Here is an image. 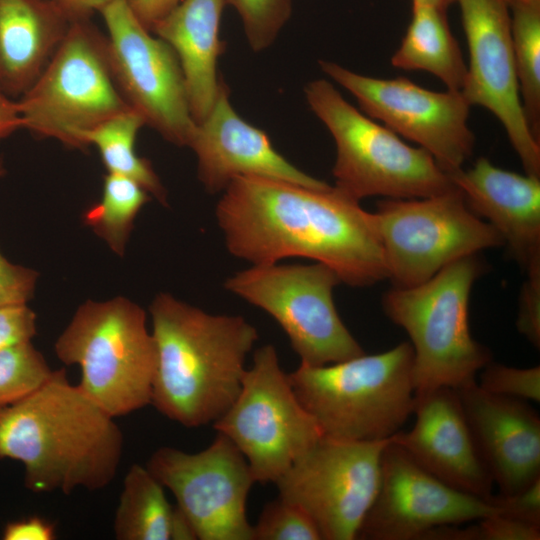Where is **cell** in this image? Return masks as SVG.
I'll return each instance as SVG.
<instances>
[{
	"label": "cell",
	"instance_id": "6da1fadb",
	"mask_svg": "<svg viewBox=\"0 0 540 540\" xmlns=\"http://www.w3.org/2000/svg\"><path fill=\"white\" fill-rule=\"evenodd\" d=\"M359 202L332 186L242 176L223 191L215 216L237 258L253 265L308 258L348 286L368 287L388 274L376 215Z\"/></svg>",
	"mask_w": 540,
	"mask_h": 540
},
{
	"label": "cell",
	"instance_id": "7a4b0ae2",
	"mask_svg": "<svg viewBox=\"0 0 540 540\" xmlns=\"http://www.w3.org/2000/svg\"><path fill=\"white\" fill-rule=\"evenodd\" d=\"M64 369L27 398L0 407V458L24 465L35 493L109 485L117 474L124 437L120 427Z\"/></svg>",
	"mask_w": 540,
	"mask_h": 540
},
{
	"label": "cell",
	"instance_id": "3957f363",
	"mask_svg": "<svg viewBox=\"0 0 540 540\" xmlns=\"http://www.w3.org/2000/svg\"><path fill=\"white\" fill-rule=\"evenodd\" d=\"M157 354L151 404L186 427L214 423L237 398L257 329L242 316L214 315L168 293L149 307Z\"/></svg>",
	"mask_w": 540,
	"mask_h": 540
},
{
	"label": "cell",
	"instance_id": "277c9868",
	"mask_svg": "<svg viewBox=\"0 0 540 540\" xmlns=\"http://www.w3.org/2000/svg\"><path fill=\"white\" fill-rule=\"evenodd\" d=\"M413 348L402 342L378 354L326 365L300 363L288 374L323 436L376 441L391 438L413 414Z\"/></svg>",
	"mask_w": 540,
	"mask_h": 540
},
{
	"label": "cell",
	"instance_id": "5b68a950",
	"mask_svg": "<svg viewBox=\"0 0 540 540\" xmlns=\"http://www.w3.org/2000/svg\"><path fill=\"white\" fill-rule=\"evenodd\" d=\"M485 270L478 254L461 258L429 280L392 287L383 295L385 315L403 328L413 348L415 393L458 388L492 361L470 332L468 307L474 282Z\"/></svg>",
	"mask_w": 540,
	"mask_h": 540
},
{
	"label": "cell",
	"instance_id": "8992f818",
	"mask_svg": "<svg viewBox=\"0 0 540 540\" xmlns=\"http://www.w3.org/2000/svg\"><path fill=\"white\" fill-rule=\"evenodd\" d=\"M304 92L310 109L334 139V187L344 194L357 201L371 196L412 199L456 188L429 152L406 144L358 111L329 81L313 80Z\"/></svg>",
	"mask_w": 540,
	"mask_h": 540
},
{
	"label": "cell",
	"instance_id": "52a82bcc",
	"mask_svg": "<svg viewBox=\"0 0 540 540\" xmlns=\"http://www.w3.org/2000/svg\"><path fill=\"white\" fill-rule=\"evenodd\" d=\"M66 365L81 369V389L112 417L151 404L157 354L145 311L122 297L81 304L55 342Z\"/></svg>",
	"mask_w": 540,
	"mask_h": 540
},
{
	"label": "cell",
	"instance_id": "ba28073f",
	"mask_svg": "<svg viewBox=\"0 0 540 540\" xmlns=\"http://www.w3.org/2000/svg\"><path fill=\"white\" fill-rule=\"evenodd\" d=\"M22 128L73 148L84 136L131 108L114 80L108 40L90 18L70 23L36 82L17 101Z\"/></svg>",
	"mask_w": 540,
	"mask_h": 540
},
{
	"label": "cell",
	"instance_id": "9c48e42d",
	"mask_svg": "<svg viewBox=\"0 0 540 540\" xmlns=\"http://www.w3.org/2000/svg\"><path fill=\"white\" fill-rule=\"evenodd\" d=\"M375 215L393 287L416 286L461 258L504 245L457 187L431 197L380 200Z\"/></svg>",
	"mask_w": 540,
	"mask_h": 540
},
{
	"label": "cell",
	"instance_id": "30bf717a",
	"mask_svg": "<svg viewBox=\"0 0 540 540\" xmlns=\"http://www.w3.org/2000/svg\"><path fill=\"white\" fill-rule=\"evenodd\" d=\"M338 275L327 265L265 264L236 272L225 289L272 316L301 363L321 366L365 352L342 322L333 300Z\"/></svg>",
	"mask_w": 540,
	"mask_h": 540
},
{
	"label": "cell",
	"instance_id": "8fae6325",
	"mask_svg": "<svg viewBox=\"0 0 540 540\" xmlns=\"http://www.w3.org/2000/svg\"><path fill=\"white\" fill-rule=\"evenodd\" d=\"M213 428L238 447L261 484L275 483L323 436L271 344L255 350L237 398Z\"/></svg>",
	"mask_w": 540,
	"mask_h": 540
},
{
	"label": "cell",
	"instance_id": "7c38bea8",
	"mask_svg": "<svg viewBox=\"0 0 540 540\" xmlns=\"http://www.w3.org/2000/svg\"><path fill=\"white\" fill-rule=\"evenodd\" d=\"M391 438L322 436L274 483L279 497L303 509L322 540L356 539L377 493L381 456Z\"/></svg>",
	"mask_w": 540,
	"mask_h": 540
},
{
	"label": "cell",
	"instance_id": "4fadbf2b",
	"mask_svg": "<svg viewBox=\"0 0 540 540\" xmlns=\"http://www.w3.org/2000/svg\"><path fill=\"white\" fill-rule=\"evenodd\" d=\"M321 70L349 91L365 115L429 152L448 175L473 155L470 104L460 91L438 92L407 78L381 79L319 60Z\"/></svg>",
	"mask_w": 540,
	"mask_h": 540
},
{
	"label": "cell",
	"instance_id": "5bb4252c",
	"mask_svg": "<svg viewBox=\"0 0 540 540\" xmlns=\"http://www.w3.org/2000/svg\"><path fill=\"white\" fill-rule=\"evenodd\" d=\"M100 13L112 74L123 98L165 140L188 146L196 122L176 53L142 25L126 0H113Z\"/></svg>",
	"mask_w": 540,
	"mask_h": 540
},
{
	"label": "cell",
	"instance_id": "9a60e30c",
	"mask_svg": "<svg viewBox=\"0 0 540 540\" xmlns=\"http://www.w3.org/2000/svg\"><path fill=\"white\" fill-rule=\"evenodd\" d=\"M147 469L175 496L199 540H252L247 498L255 483L238 447L218 432L206 449L187 453L160 447Z\"/></svg>",
	"mask_w": 540,
	"mask_h": 540
},
{
	"label": "cell",
	"instance_id": "2e32d148",
	"mask_svg": "<svg viewBox=\"0 0 540 540\" xmlns=\"http://www.w3.org/2000/svg\"><path fill=\"white\" fill-rule=\"evenodd\" d=\"M498 514L488 500L459 491L419 466L394 440L383 450L377 493L360 540H420L429 530Z\"/></svg>",
	"mask_w": 540,
	"mask_h": 540
},
{
	"label": "cell",
	"instance_id": "e0dca14e",
	"mask_svg": "<svg viewBox=\"0 0 540 540\" xmlns=\"http://www.w3.org/2000/svg\"><path fill=\"white\" fill-rule=\"evenodd\" d=\"M469 62L461 91L470 106L489 110L502 124L525 173L540 178V141L532 133L517 82L507 0H456Z\"/></svg>",
	"mask_w": 540,
	"mask_h": 540
},
{
	"label": "cell",
	"instance_id": "ac0fdd59",
	"mask_svg": "<svg viewBox=\"0 0 540 540\" xmlns=\"http://www.w3.org/2000/svg\"><path fill=\"white\" fill-rule=\"evenodd\" d=\"M229 97L230 89L220 76L213 106L196 123L188 143L197 158L198 179L207 192H223L232 180L242 176L283 180L314 189L330 187L279 154L263 130L236 113Z\"/></svg>",
	"mask_w": 540,
	"mask_h": 540
},
{
	"label": "cell",
	"instance_id": "d6986e66",
	"mask_svg": "<svg viewBox=\"0 0 540 540\" xmlns=\"http://www.w3.org/2000/svg\"><path fill=\"white\" fill-rule=\"evenodd\" d=\"M416 419L393 440L423 469L445 484L488 500L493 480L479 454L459 395L451 387L415 393Z\"/></svg>",
	"mask_w": 540,
	"mask_h": 540
},
{
	"label": "cell",
	"instance_id": "ffe728a7",
	"mask_svg": "<svg viewBox=\"0 0 540 540\" xmlns=\"http://www.w3.org/2000/svg\"><path fill=\"white\" fill-rule=\"evenodd\" d=\"M479 454L499 494L540 478V417L524 400L483 390L476 379L456 388Z\"/></svg>",
	"mask_w": 540,
	"mask_h": 540
},
{
	"label": "cell",
	"instance_id": "44dd1931",
	"mask_svg": "<svg viewBox=\"0 0 540 540\" xmlns=\"http://www.w3.org/2000/svg\"><path fill=\"white\" fill-rule=\"evenodd\" d=\"M449 176L468 207L498 231L522 268L540 264V178L499 168L485 157Z\"/></svg>",
	"mask_w": 540,
	"mask_h": 540
},
{
	"label": "cell",
	"instance_id": "7402d4cb",
	"mask_svg": "<svg viewBox=\"0 0 540 540\" xmlns=\"http://www.w3.org/2000/svg\"><path fill=\"white\" fill-rule=\"evenodd\" d=\"M225 4L226 0H181L151 30L178 57L196 123L207 116L218 91L217 61L226 47L219 37Z\"/></svg>",
	"mask_w": 540,
	"mask_h": 540
},
{
	"label": "cell",
	"instance_id": "603a6c76",
	"mask_svg": "<svg viewBox=\"0 0 540 540\" xmlns=\"http://www.w3.org/2000/svg\"><path fill=\"white\" fill-rule=\"evenodd\" d=\"M70 23L54 0H0V90L20 98L42 74Z\"/></svg>",
	"mask_w": 540,
	"mask_h": 540
},
{
	"label": "cell",
	"instance_id": "cb8c5ba5",
	"mask_svg": "<svg viewBox=\"0 0 540 540\" xmlns=\"http://www.w3.org/2000/svg\"><path fill=\"white\" fill-rule=\"evenodd\" d=\"M391 65L407 71H426L448 90L462 91L467 65L449 27L446 11L412 5V18Z\"/></svg>",
	"mask_w": 540,
	"mask_h": 540
},
{
	"label": "cell",
	"instance_id": "d4e9b609",
	"mask_svg": "<svg viewBox=\"0 0 540 540\" xmlns=\"http://www.w3.org/2000/svg\"><path fill=\"white\" fill-rule=\"evenodd\" d=\"M174 506L145 466L133 464L123 481L113 530L118 540H170Z\"/></svg>",
	"mask_w": 540,
	"mask_h": 540
},
{
	"label": "cell",
	"instance_id": "484cf974",
	"mask_svg": "<svg viewBox=\"0 0 540 540\" xmlns=\"http://www.w3.org/2000/svg\"><path fill=\"white\" fill-rule=\"evenodd\" d=\"M146 125L136 110L129 108L84 136L86 145L97 147L108 173L126 176L138 182L159 202L166 205L167 195L151 163L135 150L136 135Z\"/></svg>",
	"mask_w": 540,
	"mask_h": 540
},
{
	"label": "cell",
	"instance_id": "4316f807",
	"mask_svg": "<svg viewBox=\"0 0 540 540\" xmlns=\"http://www.w3.org/2000/svg\"><path fill=\"white\" fill-rule=\"evenodd\" d=\"M150 199L151 195L135 180L107 173L101 199L84 212L83 221L114 253L122 256L134 220Z\"/></svg>",
	"mask_w": 540,
	"mask_h": 540
},
{
	"label": "cell",
	"instance_id": "83f0119b",
	"mask_svg": "<svg viewBox=\"0 0 540 540\" xmlns=\"http://www.w3.org/2000/svg\"><path fill=\"white\" fill-rule=\"evenodd\" d=\"M511 37L523 110L540 141V1L512 3Z\"/></svg>",
	"mask_w": 540,
	"mask_h": 540
},
{
	"label": "cell",
	"instance_id": "f1b7e54d",
	"mask_svg": "<svg viewBox=\"0 0 540 540\" xmlns=\"http://www.w3.org/2000/svg\"><path fill=\"white\" fill-rule=\"evenodd\" d=\"M52 370L44 356L24 341L0 351V407L17 403L51 377Z\"/></svg>",
	"mask_w": 540,
	"mask_h": 540
},
{
	"label": "cell",
	"instance_id": "f546056e",
	"mask_svg": "<svg viewBox=\"0 0 540 540\" xmlns=\"http://www.w3.org/2000/svg\"><path fill=\"white\" fill-rule=\"evenodd\" d=\"M252 540H322L307 513L296 504L278 497L267 503L255 525Z\"/></svg>",
	"mask_w": 540,
	"mask_h": 540
},
{
	"label": "cell",
	"instance_id": "4dcf8cb0",
	"mask_svg": "<svg viewBox=\"0 0 540 540\" xmlns=\"http://www.w3.org/2000/svg\"><path fill=\"white\" fill-rule=\"evenodd\" d=\"M226 3L239 13L254 52L273 44L292 12L291 0H226Z\"/></svg>",
	"mask_w": 540,
	"mask_h": 540
},
{
	"label": "cell",
	"instance_id": "1f68e13d",
	"mask_svg": "<svg viewBox=\"0 0 540 540\" xmlns=\"http://www.w3.org/2000/svg\"><path fill=\"white\" fill-rule=\"evenodd\" d=\"M478 385L485 391L524 401L540 402V367L518 368L490 361Z\"/></svg>",
	"mask_w": 540,
	"mask_h": 540
},
{
	"label": "cell",
	"instance_id": "d6a6232c",
	"mask_svg": "<svg viewBox=\"0 0 540 540\" xmlns=\"http://www.w3.org/2000/svg\"><path fill=\"white\" fill-rule=\"evenodd\" d=\"M527 279L523 283L519 297L517 330L535 348L540 346V264L526 270Z\"/></svg>",
	"mask_w": 540,
	"mask_h": 540
},
{
	"label": "cell",
	"instance_id": "836d02e7",
	"mask_svg": "<svg viewBox=\"0 0 540 540\" xmlns=\"http://www.w3.org/2000/svg\"><path fill=\"white\" fill-rule=\"evenodd\" d=\"M38 273L11 263L0 251V307L27 304L32 298Z\"/></svg>",
	"mask_w": 540,
	"mask_h": 540
},
{
	"label": "cell",
	"instance_id": "e575fe53",
	"mask_svg": "<svg viewBox=\"0 0 540 540\" xmlns=\"http://www.w3.org/2000/svg\"><path fill=\"white\" fill-rule=\"evenodd\" d=\"M488 502L501 516L540 526V478L516 493L492 494Z\"/></svg>",
	"mask_w": 540,
	"mask_h": 540
},
{
	"label": "cell",
	"instance_id": "d590c367",
	"mask_svg": "<svg viewBox=\"0 0 540 540\" xmlns=\"http://www.w3.org/2000/svg\"><path fill=\"white\" fill-rule=\"evenodd\" d=\"M36 313L27 304L0 307V351L31 341L37 334Z\"/></svg>",
	"mask_w": 540,
	"mask_h": 540
},
{
	"label": "cell",
	"instance_id": "8d00e7d4",
	"mask_svg": "<svg viewBox=\"0 0 540 540\" xmlns=\"http://www.w3.org/2000/svg\"><path fill=\"white\" fill-rule=\"evenodd\" d=\"M4 540H53L55 527L38 516L9 522L2 533Z\"/></svg>",
	"mask_w": 540,
	"mask_h": 540
},
{
	"label": "cell",
	"instance_id": "74e56055",
	"mask_svg": "<svg viewBox=\"0 0 540 540\" xmlns=\"http://www.w3.org/2000/svg\"><path fill=\"white\" fill-rule=\"evenodd\" d=\"M132 12L149 31L181 0H126Z\"/></svg>",
	"mask_w": 540,
	"mask_h": 540
},
{
	"label": "cell",
	"instance_id": "f35d334b",
	"mask_svg": "<svg viewBox=\"0 0 540 540\" xmlns=\"http://www.w3.org/2000/svg\"><path fill=\"white\" fill-rule=\"evenodd\" d=\"M22 128L17 101L0 90V140Z\"/></svg>",
	"mask_w": 540,
	"mask_h": 540
},
{
	"label": "cell",
	"instance_id": "ab89813d",
	"mask_svg": "<svg viewBox=\"0 0 540 540\" xmlns=\"http://www.w3.org/2000/svg\"><path fill=\"white\" fill-rule=\"evenodd\" d=\"M67 15L69 20L90 18L95 11H99L113 0H54Z\"/></svg>",
	"mask_w": 540,
	"mask_h": 540
},
{
	"label": "cell",
	"instance_id": "60d3db41",
	"mask_svg": "<svg viewBox=\"0 0 540 540\" xmlns=\"http://www.w3.org/2000/svg\"><path fill=\"white\" fill-rule=\"evenodd\" d=\"M197 539L194 527L184 512L176 505L173 508L170 540Z\"/></svg>",
	"mask_w": 540,
	"mask_h": 540
},
{
	"label": "cell",
	"instance_id": "b9f144b4",
	"mask_svg": "<svg viewBox=\"0 0 540 540\" xmlns=\"http://www.w3.org/2000/svg\"><path fill=\"white\" fill-rule=\"evenodd\" d=\"M456 0H412V5H422L447 11V8Z\"/></svg>",
	"mask_w": 540,
	"mask_h": 540
},
{
	"label": "cell",
	"instance_id": "7bdbcfd3",
	"mask_svg": "<svg viewBox=\"0 0 540 540\" xmlns=\"http://www.w3.org/2000/svg\"><path fill=\"white\" fill-rule=\"evenodd\" d=\"M537 1H540V0H507L509 5L512 3H529V2H537Z\"/></svg>",
	"mask_w": 540,
	"mask_h": 540
},
{
	"label": "cell",
	"instance_id": "ee69618b",
	"mask_svg": "<svg viewBox=\"0 0 540 540\" xmlns=\"http://www.w3.org/2000/svg\"><path fill=\"white\" fill-rule=\"evenodd\" d=\"M6 170L3 161L0 159V178L5 174Z\"/></svg>",
	"mask_w": 540,
	"mask_h": 540
}]
</instances>
